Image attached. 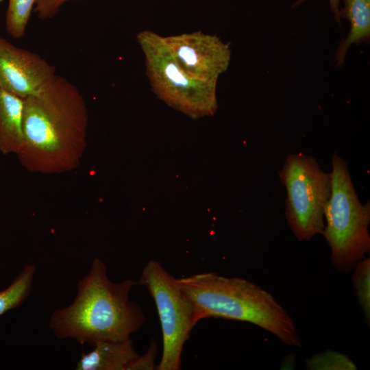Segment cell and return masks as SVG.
Instances as JSON below:
<instances>
[{"label": "cell", "instance_id": "cell-11", "mask_svg": "<svg viewBox=\"0 0 370 370\" xmlns=\"http://www.w3.org/2000/svg\"><path fill=\"white\" fill-rule=\"evenodd\" d=\"M24 99L0 88V152L17 154L23 141Z\"/></svg>", "mask_w": 370, "mask_h": 370}, {"label": "cell", "instance_id": "cell-13", "mask_svg": "<svg viewBox=\"0 0 370 370\" xmlns=\"http://www.w3.org/2000/svg\"><path fill=\"white\" fill-rule=\"evenodd\" d=\"M36 270L34 264L25 265L11 284L0 291V317L25 302L31 293Z\"/></svg>", "mask_w": 370, "mask_h": 370}, {"label": "cell", "instance_id": "cell-16", "mask_svg": "<svg viewBox=\"0 0 370 370\" xmlns=\"http://www.w3.org/2000/svg\"><path fill=\"white\" fill-rule=\"evenodd\" d=\"M306 369L312 370H355L356 365L346 355L327 351L313 356L306 361Z\"/></svg>", "mask_w": 370, "mask_h": 370}, {"label": "cell", "instance_id": "cell-1", "mask_svg": "<svg viewBox=\"0 0 370 370\" xmlns=\"http://www.w3.org/2000/svg\"><path fill=\"white\" fill-rule=\"evenodd\" d=\"M88 115L79 88L56 74L24 99L23 141L16 154L29 172L60 174L79 166L86 148Z\"/></svg>", "mask_w": 370, "mask_h": 370}, {"label": "cell", "instance_id": "cell-10", "mask_svg": "<svg viewBox=\"0 0 370 370\" xmlns=\"http://www.w3.org/2000/svg\"><path fill=\"white\" fill-rule=\"evenodd\" d=\"M139 355L132 338L124 341H101L88 353L83 352L76 370H126Z\"/></svg>", "mask_w": 370, "mask_h": 370}, {"label": "cell", "instance_id": "cell-15", "mask_svg": "<svg viewBox=\"0 0 370 370\" xmlns=\"http://www.w3.org/2000/svg\"><path fill=\"white\" fill-rule=\"evenodd\" d=\"M352 287L367 324L370 323V258L365 257L353 268Z\"/></svg>", "mask_w": 370, "mask_h": 370}, {"label": "cell", "instance_id": "cell-8", "mask_svg": "<svg viewBox=\"0 0 370 370\" xmlns=\"http://www.w3.org/2000/svg\"><path fill=\"white\" fill-rule=\"evenodd\" d=\"M164 38L177 64L192 78L217 82L219 75L229 66L230 44L224 42L216 35L198 31Z\"/></svg>", "mask_w": 370, "mask_h": 370}, {"label": "cell", "instance_id": "cell-4", "mask_svg": "<svg viewBox=\"0 0 370 370\" xmlns=\"http://www.w3.org/2000/svg\"><path fill=\"white\" fill-rule=\"evenodd\" d=\"M331 174V195L322 235L330 248L332 265L347 273L370 252V203L360 202L347 163L336 153L332 158Z\"/></svg>", "mask_w": 370, "mask_h": 370}, {"label": "cell", "instance_id": "cell-14", "mask_svg": "<svg viewBox=\"0 0 370 370\" xmlns=\"http://www.w3.org/2000/svg\"><path fill=\"white\" fill-rule=\"evenodd\" d=\"M38 0H8L5 13V29L14 38L25 34L32 11Z\"/></svg>", "mask_w": 370, "mask_h": 370}, {"label": "cell", "instance_id": "cell-17", "mask_svg": "<svg viewBox=\"0 0 370 370\" xmlns=\"http://www.w3.org/2000/svg\"><path fill=\"white\" fill-rule=\"evenodd\" d=\"M158 345L152 339L151 344L142 356H138L132 363L129 365L126 370H153L156 369L155 359L158 354Z\"/></svg>", "mask_w": 370, "mask_h": 370}, {"label": "cell", "instance_id": "cell-7", "mask_svg": "<svg viewBox=\"0 0 370 370\" xmlns=\"http://www.w3.org/2000/svg\"><path fill=\"white\" fill-rule=\"evenodd\" d=\"M137 284L147 288L160 321L162 354L156 369H181L184 346L197 324L193 303L178 285L177 278L158 261L147 262Z\"/></svg>", "mask_w": 370, "mask_h": 370}, {"label": "cell", "instance_id": "cell-9", "mask_svg": "<svg viewBox=\"0 0 370 370\" xmlns=\"http://www.w3.org/2000/svg\"><path fill=\"white\" fill-rule=\"evenodd\" d=\"M56 75L45 58L0 36V88L22 99L36 93Z\"/></svg>", "mask_w": 370, "mask_h": 370}, {"label": "cell", "instance_id": "cell-6", "mask_svg": "<svg viewBox=\"0 0 370 370\" xmlns=\"http://www.w3.org/2000/svg\"><path fill=\"white\" fill-rule=\"evenodd\" d=\"M278 175L286 190L285 218L295 237L309 241L322 234L331 195V172L324 171L314 157L295 153L286 156Z\"/></svg>", "mask_w": 370, "mask_h": 370}, {"label": "cell", "instance_id": "cell-5", "mask_svg": "<svg viewBox=\"0 0 370 370\" xmlns=\"http://www.w3.org/2000/svg\"><path fill=\"white\" fill-rule=\"evenodd\" d=\"M136 38L144 54L151 90L159 99L195 119L216 112L217 82L188 75L171 54L164 36L144 30Z\"/></svg>", "mask_w": 370, "mask_h": 370}, {"label": "cell", "instance_id": "cell-3", "mask_svg": "<svg viewBox=\"0 0 370 370\" xmlns=\"http://www.w3.org/2000/svg\"><path fill=\"white\" fill-rule=\"evenodd\" d=\"M177 282L194 306L197 323L211 317L246 321L271 333L286 345L302 347L290 314L258 285L214 272L177 278Z\"/></svg>", "mask_w": 370, "mask_h": 370}, {"label": "cell", "instance_id": "cell-19", "mask_svg": "<svg viewBox=\"0 0 370 370\" xmlns=\"http://www.w3.org/2000/svg\"><path fill=\"white\" fill-rule=\"evenodd\" d=\"M306 0H297L292 5V8H295L299 5L303 3ZM340 2L341 0H329L330 10L334 14V20L337 22L339 26L341 25V19L340 18Z\"/></svg>", "mask_w": 370, "mask_h": 370}, {"label": "cell", "instance_id": "cell-20", "mask_svg": "<svg viewBox=\"0 0 370 370\" xmlns=\"http://www.w3.org/2000/svg\"><path fill=\"white\" fill-rule=\"evenodd\" d=\"M3 0H0V3Z\"/></svg>", "mask_w": 370, "mask_h": 370}, {"label": "cell", "instance_id": "cell-18", "mask_svg": "<svg viewBox=\"0 0 370 370\" xmlns=\"http://www.w3.org/2000/svg\"><path fill=\"white\" fill-rule=\"evenodd\" d=\"M84 0H38L34 11L41 20H47L54 17L60 8L67 2Z\"/></svg>", "mask_w": 370, "mask_h": 370}, {"label": "cell", "instance_id": "cell-12", "mask_svg": "<svg viewBox=\"0 0 370 370\" xmlns=\"http://www.w3.org/2000/svg\"><path fill=\"white\" fill-rule=\"evenodd\" d=\"M343 1L344 5L340 9V18L349 21L350 30L347 36L339 42L335 53L338 67L344 64L352 45L369 44L370 40V0Z\"/></svg>", "mask_w": 370, "mask_h": 370}, {"label": "cell", "instance_id": "cell-2", "mask_svg": "<svg viewBox=\"0 0 370 370\" xmlns=\"http://www.w3.org/2000/svg\"><path fill=\"white\" fill-rule=\"evenodd\" d=\"M136 284L131 279L112 282L105 263L95 258L88 273L78 281L73 302L52 312L49 327L59 339L92 347L101 341H126L146 321L141 307L129 298Z\"/></svg>", "mask_w": 370, "mask_h": 370}]
</instances>
